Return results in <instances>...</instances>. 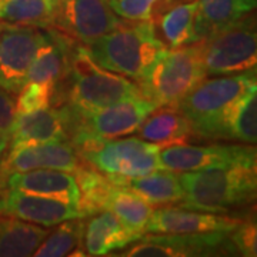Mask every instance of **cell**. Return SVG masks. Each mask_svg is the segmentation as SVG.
Wrapping results in <instances>:
<instances>
[{
    "label": "cell",
    "instance_id": "6da1fadb",
    "mask_svg": "<svg viewBox=\"0 0 257 257\" xmlns=\"http://www.w3.org/2000/svg\"><path fill=\"white\" fill-rule=\"evenodd\" d=\"M84 47L99 66L138 82L166 49L157 39L150 20L126 19Z\"/></svg>",
    "mask_w": 257,
    "mask_h": 257
},
{
    "label": "cell",
    "instance_id": "7a4b0ae2",
    "mask_svg": "<svg viewBox=\"0 0 257 257\" xmlns=\"http://www.w3.org/2000/svg\"><path fill=\"white\" fill-rule=\"evenodd\" d=\"M184 189L182 207L226 213L254 202L257 193V162L179 173Z\"/></svg>",
    "mask_w": 257,
    "mask_h": 257
},
{
    "label": "cell",
    "instance_id": "3957f363",
    "mask_svg": "<svg viewBox=\"0 0 257 257\" xmlns=\"http://www.w3.org/2000/svg\"><path fill=\"white\" fill-rule=\"evenodd\" d=\"M67 74H70L67 107L72 110H97L142 96L138 84L126 76L113 73L99 66L84 46L74 49Z\"/></svg>",
    "mask_w": 257,
    "mask_h": 257
},
{
    "label": "cell",
    "instance_id": "277c9868",
    "mask_svg": "<svg viewBox=\"0 0 257 257\" xmlns=\"http://www.w3.org/2000/svg\"><path fill=\"white\" fill-rule=\"evenodd\" d=\"M199 47L194 42L177 49H165L147 74L139 80L143 97L159 106H176L206 79Z\"/></svg>",
    "mask_w": 257,
    "mask_h": 257
},
{
    "label": "cell",
    "instance_id": "5b68a950",
    "mask_svg": "<svg viewBox=\"0 0 257 257\" xmlns=\"http://www.w3.org/2000/svg\"><path fill=\"white\" fill-rule=\"evenodd\" d=\"M207 76H227L256 70V18L248 13L239 20L196 42Z\"/></svg>",
    "mask_w": 257,
    "mask_h": 257
},
{
    "label": "cell",
    "instance_id": "8992f818",
    "mask_svg": "<svg viewBox=\"0 0 257 257\" xmlns=\"http://www.w3.org/2000/svg\"><path fill=\"white\" fill-rule=\"evenodd\" d=\"M87 165L110 177H138L160 169V146L139 138L84 140L73 145Z\"/></svg>",
    "mask_w": 257,
    "mask_h": 257
},
{
    "label": "cell",
    "instance_id": "52a82bcc",
    "mask_svg": "<svg viewBox=\"0 0 257 257\" xmlns=\"http://www.w3.org/2000/svg\"><path fill=\"white\" fill-rule=\"evenodd\" d=\"M156 107L143 96L90 111H76L66 106L69 140L72 145H77L84 140H107L133 135Z\"/></svg>",
    "mask_w": 257,
    "mask_h": 257
},
{
    "label": "cell",
    "instance_id": "ba28073f",
    "mask_svg": "<svg viewBox=\"0 0 257 257\" xmlns=\"http://www.w3.org/2000/svg\"><path fill=\"white\" fill-rule=\"evenodd\" d=\"M254 86H257L256 70L203 79L177 107L190 121L194 136L209 139L211 128L224 109Z\"/></svg>",
    "mask_w": 257,
    "mask_h": 257
},
{
    "label": "cell",
    "instance_id": "9c48e42d",
    "mask_svg": "<svg viewBox=\"0 0 257 257\" xmlns=\"http://www.w3.org/2000/svg\"><path fill=\"white\" fill-rule=\"evenodd\" d=\"M229 233H145L119 256L193 257L227 254L233 251Z\"/></svg>",
    "mask_w": 257,
    "mask_h": 257
},
{
    "label": "cell",
    "instance_id": "30bf717a",
    "mask_svg": "<svg viewBox=\"0 0 257 257\" xmlns=\"http://www.w3.org/2000/svg\"><path fill=\"white\" fill-rule=\"evenodd\" d=\"M159 162L162 170L175 173L221 169L237 163L257 162L256 147L246 143L237 145H172L160 147Z\"/></svg>",
    "mask_w": 257,
    "mask_h": 257
},
{
    "label": "cell",
    "instance_id": "8fae6325",
    "mask_svg": "<svg viewBox=\"0 0 257 257\" xmlns=\"http://www.w3.org/2000/svg\"><path fill=\"white\" fill-rule=\"evenodd\" d=\"M47 30L5 23L0 29V87L18 94L28 82L30 64Z\"/></svg>",
    "mask_w": 257,
    "mask_h": 257
},
{
    "label": "cell",
    "instance_id": "7c38bea8",
    "mask_svg": "<svg viewBox=\"0 0 257 257\" xmlns=\"http://www.w3.org/2000/svg\"><path fill=\"white\" fill-rule=\"evenodd\" d=\"M120 20L109 0H59L52 29L86 46L113 30Z\"/></svg>",
    "mask_w": 257,
    "mask_h": 257
},
{
    "label": "cell",
    "instance_id": "4fadbf2b",
    "mask_svg": "<svg viewBox=\"0 0 257 257\" xmlns=\"http://www.w3.org/2000/svg\"><path fill=\"white\" fill-rule=\"evenodd\" d=\"M70 142H49L39 145L8 149L0 162V182L10 173L28 172L36 169H55L67 173H76L82 166Z\"/></svg>",
    "mask_w": 257,
    "mask_h": 257
},
{
    "label": "cell",
    "instance_id": "5bb4252c",
    "mask_svg": "<svg viewBox=\"0 0 257 257\" xmlns=\"http://www.w3.org/2000/svg\"><path fill=\"white\" fill-rule=\"evenodd\" d=\"M0 217H15L43 227H53L64 220L83 217V214L77 207L62 200L2 187Z\"/></svg>",
    "mask_w": 257,
    "mask_h": 257
},
{
    "label": "cell",
    "instance_id": "9a60e30c",
    "mask_svg": "<svg viewBox=\"0 0 257 257\" xmlns=\"http://www.w3.org/2000/svg\"><path fill=\"white\" fill-rule=\"evenodd\" d=\"M241 219L224 216L221 213L193 210L186 207L153 209L147 221L146 233H211L231 231Z\"/></svg>",
    "mask_w": 257,
    "mask_h": 257
},
{
    "label": "cell",
    "instance_id": "2e32d148",
    "mask_svg": "<svg viewBox=\"0 0 257 257\" xmlns=\"http://www.w3.org/2000/svg\"><path fill=\"white\" fill-rule=\"evenodd\" d=\"M197 0H163L150 22L157 39L166 49H177L197 42L196 35Z\"/></svg>",
    "mask_w": 257,
    "mask_h": 257
},
{
    "label": "cell",
    "instance_id": "e0dca14e",
    "mask_svg": "<svg viewBox=\"0 0 257 257\" xmlns=\"http://www.w3.org/2000/svg\"><path fill=\"white\" fill-rule=\"evenodd\" d=\"M49 142H69L66 109L47 107L43 110L16 114L9 133V149Z\"/></svg>",
    "mask_w": 257,
    "mask_h": 257
},
{
    "label": "cell",
    "instance_id": "ac0fdd59",
    "mask_svg": "<svg viewBox=\"0 0 257 257\" xmlns=\"http://www.w3.org/2000/svg\"><path fill=\"white\" fill-rule=\"evenodd\" d=\"M3 187L57 199L74 207L79 206L80 200V190L73 173L55 169H36L10 173L3 179Z\"/></svg>",
    "mask_w": 257,
    "mask_h": 257
},
{
    "label": "cell",
    "instance_id": "d6986e66",
    "mask_svg": "<svg viewBox=\"0 0 257 257\" xmlns=\"http://www.w3.org/2000/svg\"><path fill=\"white\" fill-rule=\"evenodd\" d=\"M210 140L254 145L257 140V86L231 101L211 128Z\"/></svg>",
    "mask_w": 257,
    "mask_h": 257
},
{
    "label": "cell",
    "instance_id": "ffe728a7",
    "mask_svg": "<svg viewBox=\"0 0 257 257\" xmlns=\"http://www.w3.org/2000/svg\"><path fill=\"white\" fill-rule=\"evenodd\" d=\"M84 224V250L86 256H107L114 250L126 248L138 241L143 233L127 227L111 211L94 213Z\"/></svg>",
    "mask_w": 257,
    "mask_h": 257
},
{
    "label": "cell",
    "instance_id": "44dd1931",
    "mask_svg": "<svg viewBox=\"0 0 257 257\" xmlns=\"http://www.w3.org/2000/svg\"><path fill=\"white\" fill-rule=\"evenodd\" d=\"M111 183L127 189L152 206H166L180 203L184 189L179 173L169 170H156L138 177H110Z\"/></svg>",
    "mask_w": 257,
    "mask_h": 257
},
{
    "label": "cell",
    "instance_id": "7402d4cb",
    "mask_svg": "<svg viewBox=\"0 0 257 257\" xmlns=\"http://www.w3.org/2000/svg\"><path fill=\"white\" fill-rule=\"evenodd\" d=\"M46 30V39L37 49L30 64L28 82L53 83L57 86L69 73L72 55L69 53L67 36L56 29L47 28Z\"/></svg>",
    "mask_w": 257,
    "mask_h": 257
},
{
    "label": "cell",
    "instance_id": "603a6c76",
    "mask_svg": "<svg viewBox=\"0 0 257 257\" xmlns=\"http://www.w3.org/2000/svg\"><path fill=\"white\" fill-rule=\"evenodd\" d=\"M142 140L165 147L187 143L193 136L192 124L179 107L159 106L152 111L138 128Z\"/></svg>",
    "mask_w": 257,
    "mask_h": 257
},
{
    "label": "cell",
    "instance_id": "cb8c5ba5",
    "mask_svg": "<svg viewBox=\"0 0 257 257\" xmlns=\"http://www.w3.org/2000/svg\"><path fill=\"white\" fill-rule=\"evenodd\" d=\"M256 5L257 0H197V40L253 13Z\"/></svg>",
    "mask_w": 257,
    "mask_h": 257
},
{
    "label": "cell",
    "instance_id": "d4e9b609",
    "mask_svg": "<svg viewBox=\"0 0 257 257\" xmlns=\"http://www.w3.org/2000/svg\"><path fill=\"white\" fill-rule=\"evenodd\" d=\"M50 230L15 217H0V257L33 256Z\"/></svg>",
    "mask_w": 257,
    "mask_h": 257
},
{
    "label": "cell",
    "instance_id": "484cf974",
    "mask_svg": "<svg viewBox=\"0 0 257 257\" xmlns=\"http://www.w3.org/2000/svg\"><path fill=\"white\" fill-rule=\"evenodd\" d=\"M59 0H0V22L47 29L53 26Z\"/></svg>",
    "mask_w": 257,
    "mask_h": 257
},
{
    "label": "cell",
    "instance_id": "4316f807",
    "mask_svg": "<svg viewBox=\"0 0 257 257\" xmlns=\"http://www.w3.org/2000/svg\"><path fill=\"white\" fill-rule=\"evenodd\" d=\"M83 217H74L56 224L53 231H49L40 246L35 250L36 257L86 256L80 251V244L84 236Z\"/></svg>",
    "mask_w": 257,
    "mask_h": 257
},
{
    "label": "cell",
    "instance_id": "83f0119b",
    "mask_svg": "<svg viewBox=\"0 0 257 257\" xmlns=\"http://www.w3.org/2000/svg\"><path fill=\"white\" fill-rule=\"evenodd\" d=\"M56 90L57 86L53 83L28 82L18 93L16 114H26L50 107Z\"/></svg>",
    "mask_w": 257,
    "mask_h": 257
},
{
    "label": "cell",
    "instance_id": "f1b7e54d",
    "mask_svg": "<svg viewBox=\"0 0 257 257\" xmlns=\"http://www.w3.org/2000/svg\"><path fill=\"white\" fill-rule=\"evenodd\" d=\"M233 251L244 257L257 256V226L256 220H241L240 224L229 233Z\"/></svg>",
    "mask_w": 257,
    "mask_h": 257
},
{
    "label": "cell",
    "instance_id": "f546056e",
    "mask_svg": "<svg viewBox=\"0 0 257 257\" xmlns=\"http://www.w3.org/2000/svg\"><path fill=\"white\" fill-rule=\"evenodd\" d=\"M113 12L126 20H150L152 13L163 0H109Z\"/></svg>",
    "mask_w": 257,
    "mask_h": 257
},
{
    "label": "cell",
    "instance_id": "4dcf8cb0",
    "mask_svg": "<svg viewBox=\"0 0 257 257\" xmlns=\"http://www.w3.org/2000/svg\"><path fill=\"white\" fill-rule=\"evenodd\" d=\"M16 119V99L12 93L0 87V133L9 135Z\"/></svg>",
    "mask_w": 257,
    "mask_h": 257
},
{
    "label": "cell",
    "instance_id": "1f68e13d",
    "mask_svg": "<svg viewBox=\"0 0 257 257\" xmlns=\"http://www.w3.org/2000/svg\"><path fill=\"white\" fill-rule=\"evenodd\" d=\"M8 149H9V135L0 133V162H2L3 156L6 155Z\"/></svg>",
    "mask_w": 257,
    "mask_h": 257
},
{
    "label": "cell",
    "instance_id": "d6a6232c",
    "mask_svg": "<svg viewBox=\"0 0 257 257\" xmlns=\"http://www.w3.org/2000/svg\"><path fill=\"white\" fill-rule=\"evenodd\" d=\"M3 25H5V23H3V22H0V29L3 28Z\"/></svg>",
    "mask_w": 257,
    "mask_h": 257
}]
</instances>
